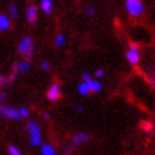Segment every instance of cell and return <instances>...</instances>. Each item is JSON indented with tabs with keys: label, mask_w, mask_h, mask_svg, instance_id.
I'll return each instance as SVG.
<instances>
[{
	"label": "cell",
	"mask_w": 155,
	"mask_h": 155,
	"mask_svg": "<svg viewBox=\"0 0 155 155\" xmlns=\"http://www.w3.org/2000/svg\"><path fill=\"white\" fill-rule=\"evenodd\" d=\"M41 68L43 69V71H49V69H51V64H49V62H42Z\"/></svg>",
	"instance_id": "ffe728a7"
},
{
	"label": "cell",
	"mask_w": 155,
	"mask_h": 155,
	"mask_svg": "<svg viewBox=\"0 0 155 155\" xmlns=\"http://www.w3.org/2000/svg\"><path fill=\"white\" fill-rule=\"evenodd\" d=\"M87 140H88V135L81 133V134H77L76 136H73L71 144H72V146H78V145H81L83 143H86Z\"/></svg>",
	"instance_id": "52a82bcc"
},
{
	"label": "cell",
	"mask_w": 155,
	"mask_h": 155,
	"mask_svg": "<svg viewBox=\"0 0 155 155\" xmlns=\"http://www.w3.org/2000/svg\"><path fill=\"white\" fill-rule=\"evenodd\" d=\"M30 48H33V41H32V38H30V37L23 38V39L20 41V43H19V45H18L19 53L25 54Z\"/></svg>",
	"instance_id": "8992f818"
},
{
	"label": "cell",
	"mask_w": 155,
	"mask_h": 155,
	"mask_svg": "<svg viewBox=\"0 0 155 155\" xmlns=\"http://www.w3.org/2000/svg\"><path fill=\"white\" fill-rule=\"evenodd\" d=\"M126 58L131 64H137L140 61V54H139V47L137 44L131 43L130 44V49L126 53Z\"/></svg>",
	"instance_id": "277c9868"
},
{
	"label": "cell",
	"mask_w": 155,
	"mask_h": 155,
	"mask_svg": "<svg viewBox=\"0 0 155 155\" xmlns=\"http://www.w3.org/2000/svg\"><path fill=\"white\" fill-rule=\"evenodd\" d=\"M94 14H95V9L92 6H88L87 8V15H88V17H92Z\"/></svg>",
	"instance_id": "603a6c76"
},
{
	"label": "cell",
	"mask_w": 155,
	"mask_h": 155,
	"mask_svg": "<svg viewBox=\"0 0 155 155\" xmlns=\"http://www.w3.org/2000/svg\"><path fill=\"white\" fill-rule=\"evenodd\" d=\"M88 83V88H90V92H100L102 90V84L100 83L98 81H95V80H91Z\"/></svg>",
	"instance_id": "30bf717a"
},
{
	"label": "cell",
	"mask_w": 155,
	"mask_h": 155,
	"mask_svg": "<svg viewBox=\"0 0 155 155\" xmlns=\"http://www.w3.org/2000/svg\"><path fill=\"white\" fill-rule=\"evenodd\" d=\"M41 6H42V10L45 14H51L53 9V3H52V0H42Z\"/></svg>",
	"instance_id": "9c48e42d"
},
{
	"label": "cell",
	"mask_w": 155,
	"mask_h": 155,
	"mask_svg": "<svg viewBox=\"0 0 155 155\" xmlns=\"http://www.w3.org/2000/svg\"><path fill=\"white\" fill-rule=\"evenodd\" d=\"M27 18H28V21L30 24H33V23L37 20V8L34 5H30L28 6V10H27Z\"/></svg>",
	"instance_id": "ba28073f"
},
{
	"label": "cell",
	"mask_w": 155,
	"mask_h": 155,
	"mask_svg": "<svg viewBox=\"0 0 155 155\" xmlns=\"http://www.w3.org/2000/svg\"><path fill=\"white\" fill-rule=\"evenodd\" d=\"M149 81H150V83L153 84V86H155V73H153V74L149 77Z\"/></svg>",
	"instance_id": "d4e9b609"
},
{
	"label": "cell",
	"mask_w": 155,
	"mask_h": 155,
	"mask_svg": "<svg viewBox=\"0 0 155 155\" xmlns=\"http://www.w3.org/2000/svg\"><path fill=\"white\" fill-rule=\"evenodd\" d=\"M143 129H144L145 131H151V130H153V124L149 122V121L143 122Z\"/></svg>",
	"instance_id": "d6986e66"
},
{
	"label": "cell",
	"mask_w": 155,
	"mask_h": 155,
	"mask_svg": "<svg viewBox=\"0 0 155 155\" xmlns=\"http://www.w3.org/2000/svg\"><path fill=\"white\" fill-rule=\"evenodd\" d=\"M64 41H66V37H64L63 34H59V35H57L54 44H56L57 47H61V45H63V44H64Z\"/></svg>",
	"instance_id": "9a60e30c"
},
{
	"label": "cell",
	"mask_w": 155,
	"mask_h": 155,
	"mask_svg": "<svg viewBox=\"0 0 155 155\" xmlns=\"http://www.w3.org/2000/svg\"><path fill=\"white\" fill-rule=\"evenodd\" d=\"M9 154L10 155H23L21 151L17 148V146H14V145H10L9 146Z\"/></svg>",
	"instance_id": "2e32d148"
},
{
	"label": "cell",
	"mask_w": 155,
	"mask_h": 155,
	"mask_svg": "<svg viewBox=\"0 0 155 155\" xmlns=\"http://www.w3.org/2000/svg\"><path fill=\"white\" fill-rule=\"evenodd\" d=\"M8 82V78H5L4 76H2L0 74V87H3V86H5V83Z\"/></svg>",
	"instance_id": "7402d4cb"
},
{
	"label": "cell",
	"mask_w": 155,
	"mask_h": 155,
	"mask_svg": "<svg viewBox=\"0 0 155 155\" xmlns=\"http://www.w3.org/2000/svg\"><path fill=\"white\" fill-rule=\"evenodd\" d=\"M78 92L82 96H87L90 94V88H88V83L87 82H82L78 86Z\"/></svg>",
	"instance_id": "5bb4252c"
},
{
	"label": "cell",
	"mask_w": 155,
	"mask_h": 155,
	"mask_svg": "<svg viewBox=\"0 0 155 155\" xmlns=\"http://www.w3.org/2000/svg\"><path fill=\"white\" fill-rule=\"evenodd\" d=\"M28 134H29V141L33 146H39L42 144V131L41 126L37 122L32 121L28 124Z\"/></svg>",
	"instance_id": "6da1fadb"
},
{
	"label": "cell",
	"mask_w": 155,
	"mask_h": 155,
	"mask_svg": "<svg viewBox=\"0 0 155 155\" xmlns=\"http://www.w3.org/2000/svg\"><path fill=\"white\" fill-rule=\"evenodd\" d=\"M125 6L131 17H139L144 12V4L141 3V0H126Z\"/></svg>",
	"instance_id": "7a4b0ae2"
},
{
	"label": "cell",
	"mask_w": 155,
	"mask_h": 155,
	"mask_svg": "<svg viewBox=\"0 0 155 155\" xmlns=\"http://www.w3.org/2000/svg\"><path fill=\"white\" fill-rule=\"evenodd\" d=\"M6 94H5V92H3V94H0V101H5V100H6Z\"/></svg>",
	"instance_id": "484cf974"
},
{
	"label": "cell",
	"mask_w": 155,
	"mask_h": 155,
	"mask_svg": "<svg viewBox=\"0 0 155 155\" xmlns=\"http://www.w3.org/2000/svg\"><path fill=\"white\" fill-rule=\"evenodd\" d=\"M0 116L6 117V119H12V120H19L20 119L18 108L8 107V106H0Z\"/></svg>",
	"instance_id": "3957f363"
},
{
	"label": "cell",
	"mask_w": 155,
	"mask_h": 155,
	"mask_svg": "<svg viewBox=\"0 0 155 155\" xmlns=\"http://www.w3.org/2000/svg\"><path fill=\"white\" fill-rule=\"evenodd\" d=\"M19 115H20V117H28L29 116V110L27 107L23 106V107L19 108Z\"/></svg>",
	"instance_id": "e0dca14e"
},
{
	"label": "cell",
	"mask_w": 155,
	"mask_h": 155,
	"mask_svg": "<svg viewBox=\"0 0 155 155\" xmlns=\"http://www.w3.org/2000/svg\"><path fill=\"white\" fill-rule=\"evenodd\" d=\"M14 68L17 69L18 72H27L29 69V63L27 62H20V63H15L14 64Z\"/></svg>",
	"instance_id": "4fadbf2b"
},
{
	"label": "cell",
	"mask_w": 155,
	"mask_h": 155,
	"mask_svg": "<svg viewBox=\"0 0 155 155\" xmlns=\"http://www.w3.org/2000/svg\"><path fill=\"white\" fill-rule=\"evenodd\" d=\"M82 80L84 81V82H90L92 78H91V76H90V73H87V72H84L83 74H82Z\"/></svg>",
	"instance_id": "44dd1931"
},
{
	"label": "cell",
	"mask_w": 155,
	"mask_h": 155,
	"mask_svg": "<svg viewBox=\"0 0 155 155\" xmlns=\"http://www.w3.org/2000/svg\"><path fill=\"white\" fill-rule=\"evenodd\" d=\"M10 27V20L6 15L2 14L0 15V30H6L8 28Z\"/></svg>",
	"instance_id": "7c38bea8"
},
{
	"label": "cell",
	"mask_w": 155,
	"mask_h": 155,
	"mask_svg": "<svg viewBox=\"0 0 155 155\" xmlns=\"http://www.w3.org/2000/svg\"><path fill=\"white\" fill-rule=\"evenodd\" d=\"M41 153H42V155H57L56 149H54L51 144H45V145H43Z\"/></svg>",
	"instance_id": "8fae6325"
},
{
	"label": "cell",
	"mask_w": 155,
	"mask_h": 155,
	"mask_svg": "<svg viewBox=\"0 0 155 155\" xmlns=\"http://www.w3.org/2000/svg\"><path fill=\"white\" fill-rule=\"evenodd\" d=\"M47 97L51 101H57L58 98H61V87L58 83H53L49 87V90L47 92Z\"/></svg>",
	"instance_id": "5b68a950"
},
{
	"label": "cell",
	"mask_w": 155,
	"mask_h": 155,
	"mask_svg": "<svg viewBox=\"0 0 155 155\" xmlns=\"http://www.w3.org/2000/svg\"><path fill=\"white\" fill-rule=\"evenodd\" d=\"M76 108H77V111H80V112H81V111H83V107H82V106H77Z\"/></svg>",
	"instance_id": "83f0119b"
},
{
	"label": "cell",
	"mask_w": 155,
	"mask_h": 155,
	"mask_svg": "<svg viewBox=\"0 0 155 155\" xmlns=\"http://www.w3.org/2000/svg\"><path fill=\"white\" fill-rule=\"evenodd\" d=\"M95 74H96V77H102L105 74V72H104V69H97Z\"/></svg>",
	"instance_id": "cb8c5ba5"
},
{
	"label": "cell",
	"mask_w": 155,
	"mask_h": 155,
	"mask_svg": "<svg viewBox=\"0 0 155 155\" xmlns=\"http://www.w3.org/2000/svg\"><path fill=\"white\" fill-rule=\"evenodd\" d=\"M9 9H10V14H12V17H13V18L18 17V8L15 6L14 4H12V5H10Z\"/></svg>",
	"instance_id": "ac0fdd59"
},
{
	"label": "cell",
	"mask_w": 155,
	"mask_h": 155,
	"mask_svg": "<svg viewBox=\"0 0 155 155\" xmlns=\"http://www.w3.org/2000/svg\"><path fill=\"white\" fill-rule=\"evenodd\" d=\"M43 117H44L45 120H48V119H49V115H48L47 112H45V114H43Z\"/></svg>",
	"instance_id": "4316f807"
}]
</instances>
